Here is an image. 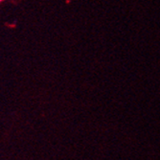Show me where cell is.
Segmentation results:
<instances>
[{
	"label": "cell",
	"mask_w": 160,
	"mask_h": 160,
	"mask_svg": "<svg viewBox=\"0 0 160 160\" xmlns=\"http://www.w3.org/2000/svg\"><path fill=\"white\" fill-rule=\"evenodd\" d=\"M3 1H5V0H0V3H1V2H3Z\"/></svg>",
	"instance_id": "cell-1"
}]
</instances>
